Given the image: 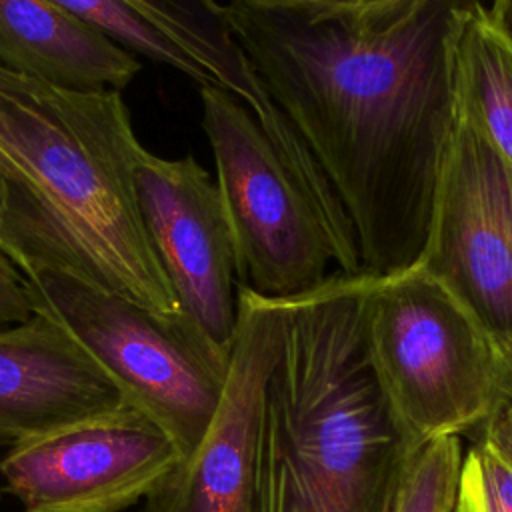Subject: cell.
<instances>
[{"instance_id": "cell-1", "label": "cell", "mask_w": 512, "mask_h": 512, "mask_svg": "<svg viewBox=\"0 0 512 512\" xmlns=\"http://www.w3.org/2000/svg\"><path fill=\"white\" fill-rule=\"evenodd\" d=\"M466 0H436L386 28H358L286 0H226L234 40L328 176L362 268H414L456 122L450 36Z\"/></svg>"}, {"instance_id": "cell-2", "label": "cell", "mask_w": 512, "mask_h": 512, "mask_svg": "<svg viewBox=\"0 0 512 512\" xmlns=\"http://www.w3.org/2000/svg\"><path fill=\"white\" fill-rule=\"evenodd\" d=\"M146 148L118 90H72L0 66V250L160 314L180 304L146 230Z\"/></svg>"}, {"instance_id": "cell-3", "label": "cell", "mask_w": 512, "mask_h": 512, "mask_svg": "<svg viewBox=\"0 0 512 512\" xmlns=\"http://www.w3.org/2000/svg\"><path fill=\"white\" fill-rule=\"evenodd\" d=\"M374 278L336 270L286 300L262 394L256 512H388L418 450L370 362Z\"/></svg>"}, {"instance_id": "cell-4", "label": "cell", "mask_w": 512, "mask_h": 512, "mask_svg": "<svg viewBox=\"0 0 512 512\" xmlns=\"http://www.w3.org/2000/svg\"><path fill=\"white\" fill-rule=\"evenodd\" d=\"M198 88L238 284L268 298H294L320 286L332 264L366 274L350 216L324 170L288 160L228 88Z\"/></svg>"}, {"instance_id": "cell-5", "label": "cell", "mask_w": 512, "mask_h": 512, "mask_svg": "<svg viewBox=\"0 0 512 512\" xmlns=\"http://www.w3.org/2000/svg\"><path fill=\"white\" fill-rule=\"evenodd\" d=\"M366 340L378 384L414 450L478 428L504 394L508 374L488 334L420 266L374 278Z\"/></svg>"}, {"instance_id": "cell-6", "label": "cell", "mask_w": 512, "mask_h": 512, "mask_svg": "<svg viewBox=\"0 0 512 512\" xmlns=\"http://www.w3.org/2000/svg\"><path fill=\"white\" fill-rule=\"evenodd\" d=\"M22 274L34 312L56 320L188 456L220 408L230 352L184 312L160 314L56 270Z\"/></svg>"}, {"instance_id": "cell-7", "label": "cell", "mask_w": 512, "mask_h": 512, "mask_svg": "<svg viewBox=\"0 0 512 512\" xmlns=\"http://www.w3.org/2000/svg\"><path fill=\"white\" fill-rule=\"evenodd\" d=\"M416 266L476 318L512 390V168L458 108Z\"/></svg>"}, {"instance_id": "cell-8", "label": "cell", "mask_w": 512, "mask_h": 512, "mask_svg": "<svg viewBox=\"0 0 512 512\" xmlns=\"http://www.w3.org/2000/svg\"><path fill=\"white\" fill-rule=\"evenodd\" d=\"M182 458L154 418L126 406L12 446L0 478L26 512H122Z\"/></svg>"}, {"instance_id": "cell-9", "label": "cell", "mask_w": 512, "mask_h": 512, "mask_svg": "<svg viewBox=\"0 0 512 512\" xmlns=\"http://www.w3.org/2000/svg\"><path fill=\"white\" fill-rule=\"evenodd\" d=\"M288 298L238 284V322L220 408L202 442L138 512H256V456L266 378L280 350Z\"/></svg>"}, {"instance_id": "cell-10", "label": "cell", "mask_w": 512, "mask_h": 512, "mask_svg": "<svg viewBox=\"0 0 512 512\" xmlns=\"http://www.w3.org/2000/svg\"><path fill=\"white\" fill-rule=\"evenodd\" d=\"M138 202L180 310L230 352L238 322L234 246L220 192L192 154L142 152Z\"/></svg>"}, {"instance_id": "cell-11", "label": "cell", "mask_w": 512, "mask_h": 512, "mask_svg": "<svg viewBox=\"0 0 512 512\" xmlns=\"http://www.w3.org/2000/svg\"><path fill=\"white\" fill-rule=\"evenodd\" d=\"M132 406L100 364L52 318L0 330V446Z\"/></svg>"}, {"instance_id": "cell-12", "label": "cell", "mask_w": 512, "mask_h": 512, "mask_svg": "<svg viewBox=\"0 0 512 512\" xmlns=\"http://www.w3.org/2000/svg\"><path fill=\"white\" fill-rule=\"evenodd\" d=\"M0 66L72 90L122 92L140 60L52 0H0Z\"/></svg>"}, {"instance_id": "cell-13", "label": "cell", "mask_w": 512, "mask_h": 512, "mask_svg": "<svg viewBox=\"0 0 512 512\" xmlns=\"http://www.w3.org/2000/svg\"><path fill=\"white\" fill-rule=\"evenodd\" d=\"M452 78L458 112L512 168V34L482 0L454 12Z\"/></svg>"}, {"instance_id": "cell-14", "label": "cell", "mask_w": 512, "mask_h": 512, "mask_svg": "<svg viewBox=\"0 0 512 512\" xmlns=\"http://www.w3.org/2000/svg\"><path fill=\"white\" fill-rule=\"evenodd\" d=\"M186 48L212 78L244 100L252 112L268 108V94L232 36L218 0H128Z\"/></svg>"}, {"instance_id": "cell-15", "label": "cell", "mask_w": 512, "mask_h": 512, "mask_svg": "<svg viewBox=\"0 0 512 512\" xmlns=\"http://www.w3.org/2000/svg\"><path fill=\"white\" fill-rule=\"evenodd\" d=\"M72 16L106 34L110 40L156 64L168 66L202 84H218L212 74L182 48L164 28L142 14L128 0H52Z\"/></svg>"}, {"instance_id": "cell-16", "label": "cell", "mask_w": 512, "mask_h": 512, "mask_svg": "<svg viewBox=\"0 0 512 512\" xmlns=\"http://www.w3.org/2000/svg\"><path fill=\"white\" fill-rule=\"evenodd\" d=\"M462 462L458 436L424 444L414 454L388 512H454Z\"/></svg>"}, {"instance_id": "cell-17", "label": "cell", "mask_w": 512, "mask_h": 512, "mask_svg": "<svg viewBox=\"0 0 512 512\" xmlns=\"http://www.w3.org/2000/svg\"><path fill=\"white\" fill-rule=\"evenodd\" d=\"M454 512H512V466L482 440L464 454Z\"/></svg>"}, {"instance_id": "cell-18", "label": "cell", "mask_w": 512, "mask_h": 512, "mask_svg": "<svg viewBox=\"0 0 512 512\" xmlns=\"http://www.w3.org/2000/svg\"><path fill=\"white\" fill-rule=\"evenodd\" d=\"M310 14L358 28H386L436 0H286Z\"/></svg>"}, {"instance_id": "cell-19", "label": "cell", "mask_w": 512, "mask_h": 512, "mask_svg": "<svg viewBox=\"0 0 512 512\" xmlns=\"http://www.w3.org/2000/svg\"><path fill=\"white\" fill-rule=\"evenodd\" d=\"M34 314L24 274L0 250V330L26 322Z\"/></svg>"}, {"instance_id": "cell-20", "label": "cell", "mask_w": 512, "mask_h": 512, "mask_svg": "<svg viewBox=\"0 0 512 512\" xmlns=\"http://www.w3.org/2000/svg\"><path fill=\"white\" fill-rule=\"evenodd\" d=\"M480 438L512 466V390H504L492 414L478 426Z\"/></svg>"}, {"instance_id": "cell-21", "label": "cell", "mask_w": 512, "mask_h": 512, "mask_svg": "<svg viewBox=\"0 0 512 512\" xmlns=\"http://www.w3.org/2000/svg\"><path fill=\"white\" fill-rule=\"evenodd\" d=\"M488 10L512 34V0H490Z\"/></svg>"}, {"instance_id": "cell-22", "label": "cell", "mask_w": 512, "mask_h": 512, "mask_svg": "<svg viewBox=\"0 0 512 512\" xmlns=\"http://www.w3.org/2000/svg\"><path fill=\"white\" fill-rule=\"evenodd\" d=\"M0 206H2V180H0Z\"/></svg>"}]
</instances>
